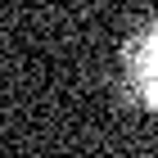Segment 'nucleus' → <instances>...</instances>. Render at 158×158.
<instances>
[{
	"label": "nucleus",
	"instance_id": "f257e3e1",
	"mask_svg": "<svg viewBox=\"0 0 158 158\" xmlns=\"http://www.w3.org/2000/svg\"><path fill=\"white\" fill-rule=\"evenodd\" d=\"M127 68H131V86L140 90V99L158 104V27H149L145 36L131 45Z\"/></svg>",
	"mask_w": 158,
	"mask_h": 158
}]
</instances>
